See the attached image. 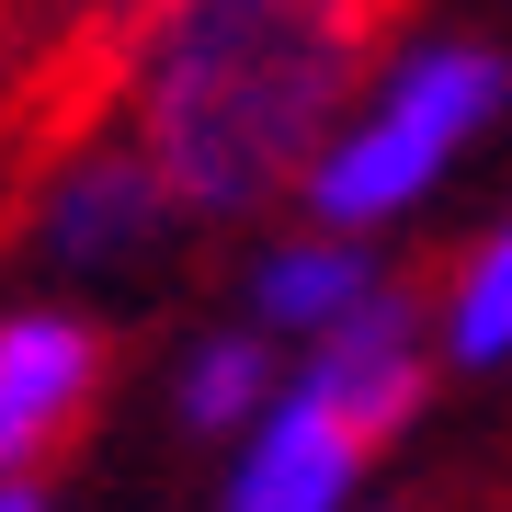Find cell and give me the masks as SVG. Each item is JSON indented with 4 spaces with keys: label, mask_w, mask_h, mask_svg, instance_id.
Segmentation results:
<instances>
[{
    "label": "cell",
    "mask_w": 512,
    "mask_h": 512,
    "mask_svg": "<svg viewBox=\"0 0 512 512\" xmlns=\"http://www.w3.org/2000/svg\"><path fill=\"white\" fill-rule=\"evenodd\" d=\"M387 0H148L126 57V137L194 228L296 205V171L376 69Z\"/></svg>",
    "instance_id": "6da1fadb"
},
{
    "label": "cell",
    "mask_w": 512,
    "mask_h": 512,
    "mask_svg": "<svg viewBox=\"0 0 512 512\" xmlns=\"http://www.w3.org/2000/svg\"><path fill=\"white\" fill-rule=\"evenodd\" d=\"M512 114V57L490 35H421L387 69L353 80V103L330 114V137L296 171V205L342 228H399L410 205L444 194V171L467 160Z\"/></svg>",
    "instance_id": "7a4b0ae2"
},
{
    "label": "cell",
    "mask_w": 512,
    "mask_h": 512,
    "mask_svg": "<svg viewBox=\"0 0 512 512\" xmlns=\"http://www.w3.org/2000/svg\"><path fill=\"white\" fill-rule=\"evenodd\" d=\"M183 228H194L183 194L160 183V160H148L137 137H92V148H69V160L35 183V262L69 274V285L148 274Z\"/></svg>",
    "instance_id": "3957f363"
},
{
    "label": "cell",
    "mask_w": 512,
    "mask_h": 512,
    "mask_svg": "<svg viewBox=\"0 0 512 512\" xmlns=\"http://www.w3.org/2000/svg\"><path fill=\"white\" fill-rule=\"evenodd\" d=\"M114 342L103 319H80L69 296H23L0 308V478L46 490V467L80 444V421L103 410Z\"/></svg>",
    "instance_id": "277c9868"
},
{
    "label": "cell",
    "mask_w": 512,
    "mask_h": 512,
    "mask_svg": "<svg viewBox=\"0 0 512 512\" xmlns=\"http://www.w3.org/2000/svg\"><path fill=\"white\" fill-rule=\"evenodd\" d=\"M365 467H376V444L353 433V421L296 376V353H285V387L228 433L217 501H228V512H342L353 490H365Z\"/></svg>",
    "instance_id": "5b68a950"
},
{
    "label": "cell",
    "mask_w": 512,
    "mask_h": 512,
    "mask_svg": "<svg viewBox=\"0 0 512 512\" xmlns=\"http://www.w3.org/2000/svg\"><path fill=\"white\" fill-rule=\"evenodd\" d=\"M433 365H444V353H433V319H421L399 285H376L365 308H353V319H330L319 342H296V376H308L319 399L376 444V456L410 433V410L433 399Z\"/></svg>",
    "instance_id": "8992f818"
},
{
    "label": "cell",
    "mask_w": 512,
    "mask_h": 512,
    "mask_svg": "<svg viewBox=\"0 0 512 512\" xmlns=\"http://www.w3.org/2000/svg\"><path fill=\"white\" fill-rule=\"evenodd\" d=\"M376 285H399V274H387V251H376V228L296 217V228H274V239L251 251V274H239V308H251V319L296 353V342H319L330 319H353Z\"/></svg>",
    "instance_id": "52a82bcc"
},
{
    "label": "cell",
    "mask_w": 512,
    "mask_h": 512,
    "mask_svg": "<svg viewBox=\"0 0 512 512\" xmlns=\"http://www.w3.org/2000/svg\"><path fill=\"white\" fill-rule=\"evenodd\" d=\"M274 387H285V342H274L251 308H239V319H205L194 342L171 353V421L205 433V444H228L239 421L274 399Z\"/></svg>",
    "instance_id": "ba28073f"
},
{
    "label": "cell",
    "mask_w": 512,
    "mask_h": 512,
    "mask_svg": "<svg viewBox=\"0 0 512 512\" xmlns=\"http://www.w3.org/2000/svg\"><path fill=\"white\" fill-rule=\"evenodd\" d=\"M433 353L467 365V376H501V365H512V217H490V228L467 239V262L444 274V296H433Z\"/></svg>",
    "instance_id": "9c48e42d"
},
{
    "label": "cell",
    "mask_w": 512,
    "mask_h": 512,
    "mask_svg": "<svg viewBox=\"0 0 512 512\" xmlns=\"http://www.w3.org/2000/svg\"><path fill=\"white\" fill-rule=\"evenodd\" d=\"M35 501H46V490H23V478H0V512H35Z\"/></svg>",
    "instance_id": "30bf717a"
}]
</instances>
